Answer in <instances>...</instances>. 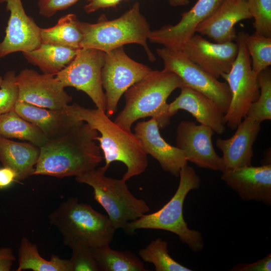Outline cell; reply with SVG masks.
<instances>
[{
  "instance_id": "ba28073f",
  "label": "cell",
  "mask_w": 271,
  "mask_h": 271,
  "mask_svg": "<svg viewBox=\"0 0 271 271\" xmlns=\"http://www.w3.org/2000/svg\"><path fill=\"white\" fill-rule=\"evenodd\" d=\"M245 33L237 34L238 46L237 56L230 71L221 75L227 82L231 98L224 121L231 129H235L245 117L250 105L259 95V86L256 75L252 70L250 56L245 42Z\"/></svg>"
},
{
  "instance_id": "60d3db41",
  "label": "cell",
  "mask_w": 271,
  "mask_h": 271,
  "mask_svg": "<svg viewBox=\"0 0 271 271\" xmlns=\"http://www.w3.org/2000/svg\"><path fill=\"white\" fill-rule=\"evenodd\" d=\"M3 77L0 76V86L2 84L3 81Z\"/></svg>"
},
{
  "instance_id": "277c9868",
  "label": "cell",
  "mask_w": 271,
  "mask_h": 271,
  "mask_svg": "<svg viewBox=\"0 0 271 271\" xmlns=\"http://www.w3.org/2000/svg\"><path fill=\"white\" fill-rule=\"evenodd\" d=\"M178 188L170 200L158 211L145 214L130 221L123 230L132 234L141 229H161L177 235L181 242L186 244L194 252H198L204 248V242L200 232L190 229L183 215V204L187 195L191 190L198 189L201 180L191 166L186 165L179 173Z\"/></svg>"
},
{
  "instance_id": "7a4b0ae2",
  "label": "cell",
  "mask_w": 271,
  "mask_h": 271,
  "mask_svg": "<svg viewBox=\"0 0 271 271\" xmlns=\"http://www.w3.org/2000/svg\"><path fill=\"white\" fill-rule=\"evenodd\" d=\"M68 108L78 120L87 122L100 133L96 140L103 152L106 169L113 162L123 163L127 170L122 179L125 181L145 172L148 165L147 154L131 130L117 124L97 108H85L77 103L68 104Z\"/></svg>"
},
{
  "instance_id": "d4e9b609",
  "label": "cell",
  "mask_w": 271,
  "mask_h": 271,
  "mask_svg": "<svg viewBox=\"0 0 271 271\" xmlns=\"http://www.w3.org/2000/svg\"><path fill=\"white\" fill-rule=\"evenodd\" d=\"M18 256L17 271H73L70 259H62L54 254L50 260L45 259L40 255L37 245L25 237L21 239Z\"/></svg>"
},
{
  "instance_id": "9c48e42d",
  "label": "cell",
  "mask_w": 271,
  "mask_h": 271,
  "mask_svg": "<svg viewBox=\"0 0 271 271\" xmlns=\"http://www.w3.org/2000/svg\"><path fill=\"white\" fill-rule=\"evenodd\" d=\"M157 55L162 59L164 69L176 74L184 85L204 94L225 113L231 95L227 83L221 82L190 60L181 50L158 48Z\"/></svg>"
},
{
  "instance_id": "d590c367",
  "label": "cell",
  "mask_w": 271,
  "mask_h": 271,
  "mask_svg": "<svg viewBox=\"0 0 271 271\" xmlns=\"http://www.w3.org/2000/svg\"><path fill=\"white\" fill-rule=\"evenodd\" d=\"M232 271H270L271 253L253 263H239L234 265Z\"/></svg>"
},
{
  "instance_id": "f35d334b",
  "label": "cell",
  "mask_w": 271,
  "mask_h": 271,
  "mask_svg": "<svg viewBox=\"0 0 271 271\" xmlns=\"http://www.w3.org/2000/svg\"><path fill=\"white\" fill-rule=\"evenodd\" d=\"M16 260L11 248H0V271H10L13 263Z\"/></svg>"
},
{
  "instance_id": "4316f807",
  "label": "cell",
  "mask_w": 271,
  "mask_h": 271,
  "mask_svg": "<svg viewBox=\"0 0 271 271\" xmlns=\"http://www.w3.org/2000/svg\"><path fill=\"white\" fill-rule=\"evenodd\" d=\"M0 136L27 141L39 147L48 141L38 127L14 110L0 114Z\"/></svg>"
},
{
  "instance_id": "5b68a950",
  "label": "cell",
  "mask_w": 271,
  "mask_h": 271,
  "mask_svg": "<svg viewBox=\"0 0 271 271\" xmlns=\"http://www.w3.org/2000/svg\"><path fill=\"white\" fill-rule=\"evenodd\" d=\"M77 25L83 35L81 48L105 53L125 44L136 43L144 47L150 61L156 59L147 44L151 31L150 26L141 12L138 2L117 19L109 21L102 15L96 23L77 20Z\"/></svg>"
},
{
  "instance_id": "8992f818",
  "label": "cell",
  "mask_w": 271,
  "mask_h": 271,
  "mask_svg": "<svg viewBox=\"0 0 271 271\" xmlns=\"http://www.w3.org/2000/svg\"><path fill=\"white\" fill-rule=\"evenodd\" d=\"M51 224L62 234L64 242L80 243L92 248L109 245L116 230L107 215L71 197L49 215Z\"/></svg>"
},
{
  "instance_id": "83f0119b",
  "label": "cell",
  "mask_w": 271,
  "mask_h": 271,
  "mask_svg": "<svg viewBox=\"0 0 271 271\" xmlns=\"http://www.w3.org/2000/svg\"><path fill=\"white\" fill-rule=\"evenodd\" d=\"M99 270L147 271L144 263L129 251H118L109 245L92 248Z\"/></svg>"
},
{
  "instance_id": "ffe728a7",
  "label": "cell",
  "mask_w": 271,
  "mask_h": 271,
  "mask_svg": "<svg viewBox=\"0 0 271 271\" xmlns=\"http://www.w3.org/2000/svg\"><path fill=\"white\" fill-rule=\"evenodd\" d=\"M260 124L245 116L231 137L217 139L216 146L223 153V172L251 165L253 146L261 129Z\"/></svg>"
},
{
  "instance_id": "603a6c76",
  "label": "cell",
  "mask_w": 271,
  "mask_h": 271,
  "mask_svg": "<svg viewBox=\"0 0 271 271\" xmlns=\"http://www.w3.org/2000/svg\"><path fill=\"white\" fill-rule=\"evenodd\" d=\"M40 147L31 143H21L0 136V162L17 175V180L31 176L38 161Z\"/></svg>"
},
{
  "instance_id": "1f68e13d",
  "label": "cell",
  "mask_w": 271,
  "mask_h": 271,
  "mask_svg": "<svg viewBox=\"0 0 271 271\" xmlns=\"http://www.w3.org/2000/svg\"><path fill=\"white\" fill-rule=\"evenodd\" d=\"M255 33L271 38V0H247Z\"/></svg>"
},
{
  "instance_id": "52a82bcc",
  "label": "cell",
  "mask_w": 271,
  "mask_h": 271,
  "mask_svg": "<svg viewBox=\"0 0 271 271\" xmlns=\"http://www.w3.org/2000/svg\"><path fill=\"white\" fill-rule=\"evenodd\" d=\"M107 170L104 166L95 168L75 179L93 188L94 199L105 209L114 227L123 229L150 208L145 200L131 194L125 180L106 176Z\"/></svg>"
},
{
  "instance_id": "ab89813d",
  "label": "cell",
  "mask_w": 271,
  "mask_h": 271,
  "mask_svg": "<svg viewBox=\"0 0 271 271\" xmlns=\"http://www.w3.org/2000/svg\"><path fill=\"white\" fill-rule=\"evenodd\" d=\"M171 6L173 7L184 6L188 5L189 0H168Z\"/></svg>"
},
{
  "instance_id": "836d02e7",
  "label": "cell",
  "mask_w": 271,
  "mask_h": 271,
  "mask_svg": "<svg viewBox=\"0 0 271 271\" xmlns=\"http://www.w3.org/2000/svg\"><path fill=\"white\" fill-rule=\"evenodd\" d=\"M14 71H8L4 75L0 86V114L14 109L18 101L19 91Z\"/></svg>"
},
{
  "instance_id": "2e32d148",
  "label": "cell",
  "mask_w": 271,
  "mask_h": 271,
  "mask_svg": "<svg viewBox=\"0 0 271 271\" xmlns=\"http://www.w3.org/2000/svg\"><path fill=\"white\" fill-rule=\"evenodd\" d=\"M222 1L198 0L190 10L181 14L177 24L151 31L148 39L166 48L181 50L186 42L195 34L198 25L216 11Z\"/></svg>"
},
{
  "instance_id": "3957f363",
  "label": "cell",
  "mask_w": 271,
  "mask_h": 271,
  "mask_svg": "<svg viewBox=\"0 0 271 271\" xmlns=\"http://www.w3.org/2000/svg\"><path fill=\"white\" fill-rule=\"evenodd\" d=\"M184 83L176 74L163 69L153 70L146 77L129 87L124 93L125 104L114 121L122 127L131 130L137 120L151 117L159 128L170 123L167 100L176 89Z\"/></svg>"
},
{
  "instance_id": "7c38bea8",
  "label": "cell",
  "mask_w": 271,
  "mask_h": 271,
  "mask_svg": "<svg viewBox=\"0 0 271 271\" xmlns=\"http://www.w3.org/2000/svg\"><path fill=\"white\" fill-rule=\"evenodd\" d=\"M16 82L19 91L18 101L44 108L59 109L72 100L53 75L25 69L16 75Z\"/></svg>"
},
{
  "instance_id": "e575fe53",
  "label": "cell",
  "mask_w": 271,
  "mask_h": 271,
  "mask_svg": "<svg viewBox=\"0 0 271 271\" xmlns=\"http://www.w3.org/2000/svg\"><path fill=\"white\" fill-rule=\"evenodd\" d=\"M79 0H39V14L50 18L57 12L65 10Z\"/></svg>"
},
{
  "instance_id": "5bb4252c",
  "label": "cell",
  "mask_w": 271,
  "mask_h": 271,
  "mask_svg": "<svg viewBox=\"0 0 271 271\" xmlns=\"http://www.w3.org/2000/svg\"><path fill=\"white\" fill-rule=\"evenodd\" d=\"M6 3L10 17L6 35L0 42V59L17 52H27L41 44V28L26 13L21 0H0Z\"/></svg>"
},
{
  "instance_id": "484cf974",
  "label": "cell",
  "mask_w": 271,
  "mask_h": 271,
  "mask_svg": "<svg viewBox=\"0 0 271 271\" xmlns=\"http://www.w3.org/2000/svg\"><path fill=\"white\" fill-rule=\"evenodd\" d=\"M73 14L61 17L54 26L41 28V43L60 45L75 50L81 48L83 35Z\"/></svg>"
},
{
  "instance_id": "44dd1931",
  "label": "cell",
  "mask_w": 271,
  "mask_h": 271,
  "mask_svg": "<svg viewBox=\"0 0 271 271\" xmlns=\"http://www.w3.org/2000/svg\"><path fill=\"white\" fill-rule=\"evenodd\" d=\"M180 95L169 104L168 111L172 117L180 109L190 113L202 124L210 127L219 134L226 130L224 112L211 99L185 85L181 88Z\"/></svg>"
},
{
  "instance_id": "4dcf8cb0",
  "label": "cell",
  "mask_w": 271,
  "mask_h": 271,
  "mask_svg": "<svg viewBox=\"0 0 271 271\" xmlns=\"http://www.w3.org/2000/svg\"><path fill=\"white\" fill-rule=\"evenodd\" d=\"M244 42L251 59L253 71L257 75L271 65V38L245 33Z\"/></svg>"
},
{
  "instance_id": "d6986e66",
  "label": "cell",
  "mask_w": 271,
  "mask_h": 271,
  "mask_svg": "<svg viewBox=\"0 0 271 271\" xmlns=\"http://www.w3.org/2000/svg\"><path fill=\"white\" fill-rule=\"evenodd\" d=\"M251 18L247 0H222L216 11L198 25L196 33L215 43L233 42L237 37L235 24Z\"/></svg>"
},
{
  "instance_id": "74e56055",
  "label": "cell",
  "mask_w": 271,
  "mask_h": 271,
  "mask_svg": "<svg viewBox=\"0 0 271 271\" xmlns=\"http://www.w3.org/2000/svg\"><path fill=\"white\" fill-rule=\"evenodd\" d=\"M16 181L17 175L14 170L4 166L0 168V190L9 188Z\"/></svg>"
},
{
  "instance_id": "f546056e",
  "label": "cell",
  "mask_w": 271,
  "mask_h": 271,
  "mask_svg": "<svg viewBox=\"0 0 271 271\" xmlns=\"http://www.w3.org/2000/svg\"><path fill=\"white\" fill-rule=\"evenodd\" d=\"M259 95L249 106L245 116L261 122L271 119V71L268 68L257 74Z\"/></svg>"
},
{
  "instance_id": "9a60e30c",
  "label": "cell",
  "mask_w": 271,
  "mask_h": 271,
  "mask_svg": "<svg viewBox=\"0 0 271 271\" xmlns=\"http://www.w3.org/2000/svg\"><path fill=\"white\" fill-rule=\"evenodd\" d=\"M181 50L190 60L218 79L230 71L238 46L234 42H211L199 34H194Z\"/></svg>"
},
{
  "instance_id": "d6a6232c",
  "label": "cell",
  "mask_w": 271,
  "mask_h": 271,
  "mask_svg": "<svg viewBox=\"0 0 271 271\" xmlns=\"http://www.w3.org/2000/svg\"><path fill=\"white\" fill-rule=\"evenodd\" d=\"M66 245L69 246L72 251L70 261L73 271L99 270L92 247L76 242L69 243Z\"/></svg>"
},
{
  "instance_id": "cb8c5ba5",
  "label": "cell",
  "mask_w": 271,
  "mask_h": 271,
  "mask_svg": "<svg viewBox=\"0 0 271 271\" xmlns=\"http://www.w3.org/2000/svg\"><path fill=\"white\" fill-rule=\"evenodd\" d=\"M77 50L41 43L35 50L23 54L29 63L38 67L43 73L56 76L73 60Z\"/></svg>"
},
{
  "instance_id": "f1b7e54d",
  "label": "cell",
  "mask_w": 271,
  "mask_h": 271,
  "mask_svg": "<svg viewBox=\"0 0 271 271\" xmlns=\"http://www.w3.org/2000/svg\"><path fill=\"white\" fill-rule=\"evenodd\" d=\"M168 246L166 241L158 238L140 250L139 254L144 261L152 263L156 271H192L170 255Z\"/></svg>"
},
{
  "instance_id": "7402d4cb",
  "label": "cell",
  "mask_w": 271,
  "mask_h": 271,
  "mask_svg": "<svg viewBox=\"0 0 271 271\" xmlns=\"http://www.w3.org/2000/svg\"><path fill=\"white\" fill-rule=\"evenodd\" d=\"M68 105L59 109H50L17 101L13 110L38 127L48 140H52L68 133L83 121L72 114Z\"/></svg>"
},
{
  "instance_id": "8fae6325",
  "label": "cell",
  "mask_w": 271,
  "mask_h": 271,
  "mask_svg": "<svg viewBox=\"0 0 271 271\" xmlns=\"http://www.w3.org/2000/svg\"><path fill=\"white\" fill-rule=\"evenodd\" d=\"M152 71L128 57L123 46L105 53L101 81L105 91V112L108 116H111L117 111V104L122 94Z\"/></svg>"
},
{
  "instance_id": "e0dca14e",
  "label": "cell",
  "mask_w": 271,
  "mask_h": 271,
  "mask_svg": "<svg viewBox=\"0 0 271 271\" xmlns=\"http://www.w3.org/2000/svg\"><path fill=\"white\" fill-rule=\"evenodd\" d=\"M221 180L244 201L271 205V164L225 171Z\"/></svg>"
},
{
  "instance_id": "4fadbf2b",
  "label": "cell",
  "mask_w": 271,
  "mask_h": 271,
  "mask_svg": "<svg viewBox=\"0 0 271 271\" xmlns=\"http://www.w3.org/2000/svg\"><path fill=\"white\" fill-rule=\"evenodd\" d=\"M214 131L209 127L195 122L183 120L176 129V147L184 154L188 162L200 168L224 171L222 157L212 144Z\"/></svg>"
},
{
  "instance_id": "ac0fdd59",
  "label": "cell",
  "mask_w": 271,
  "mask_h": 271,
  "mask_svg": "<svg viewBox=\"0 0 271 271\" xmlns=\"http://www.w3.org/2000/svg\"><path fill=\"white\" fill-rule=\"evenodd\" d=\"M134 134L143 150L158 161L163 170L178 177L181 168L188 164L183 152L167 143L162 137L156 120L138 122L134 128Z\"/></svg>"
},
{
  "instance_id": "30bf717a",
  "label": "cell",
  "mask_w": 271,
  "mask_h": 271,
  "mask_svg": "<svg viewBox=\"0 0 271 271\" xmlns=\"http://www.w3.org/2000/svg\"><path fill=\"white\" fill-rule=\"evenodd\" d=\"M105 52L93 48L78 49L73 60L55 78L64 87H73L85 92L96 108L106 111V98L101 81Z\"/></svg>"
},
{
  "instance_id": "6da1fadb",
  "label": "cell",
  "mask_w": 271,
  "mask_h": 271,
  "mask_svg": "<svg viewBox=\"0 0 271 271\" xmlns=\"http://www.w3.org/2000/svg\"><path fill=\"white\" fill-rule=\"evenodd\" d=\"M98 136L95 129L82 121L68 133L48 140L40 147L31 176L77 177L96 168L103 160L95 143Z\"/></svg>"
},
{
  "instance_id": "8d00e7d4",
  "label": "cell",
  "mask_w": 271,
  "mask_h": 271,
  "mask_svg": "<svg viewBox=\"0 0 271 271\" xmlns=\"http://www.w3.org/2000/svg\"><path fill=\"white\" fill-rule=\"evenodd\" d=\"M122 0H88V3L84 7L87 13L94 12L100 9L115 8Z\"/></svg>"
}]
</instances>
